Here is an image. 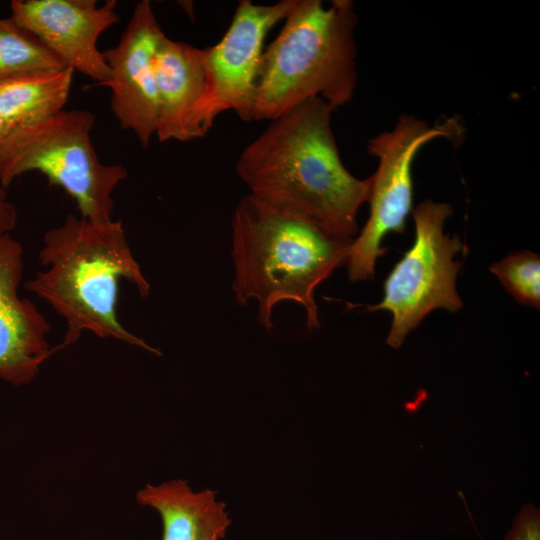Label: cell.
<instances>
[{
    "label": "cell",
    "mask_w": 540,
    "mask_h": 540,
    "mask_svg": "<svg viewBox=\"0 0 540 540\" xmlns=\"http://www.w3.org/2000/svg\"><path fill=\"white\" fill-rule=\"evenodd\" d=\"M94 123L91 112L73 109L8 131L0 154L2 189L22 174L37 171L75 201L82 218L95 224L111 222L112 192L127 171L98 159L90 138Z\"/></svg>",
    "instance_id": "obj_5"
},
{
    "label": "cell",
    "mask_w": 540,
    "mask_h": 540,
    "mask_svg": "<svg viewBox=\"0 0 540 540\" xmlns=\"http://www.w3.org/2000/svg\"><path fill=\"white\" fill-rule=\"evenodd\" d=\"M22 273V245L5 234L0 237V379L16 386L33 381L58 350L48 342V320L18 294Z\"/></svg>",
    "instance_id": "obj_11"
},
{
    "label": "cell",
    "mask_w": 540,
    "mask_h": 540,
    "mask_svg": "<svg viewBox=\"0 0 540 540\" xmlns=\"http://www.w3.org/2000/svg\"><path fill=\"white\" fill-rule=\"evenodd\" d=\"M295 1L265 5L241 0L221 40L202 49L204 90L187 115V141L204 137L215 119L226 111H233L243 121L253 120L264 39L287 17Z\"/></svg>",
    "instance_id": "obj_8"
},
{
    "label": "cell",
    "mask_w": 540,
    "mask_h": 540,
    "mask_svg": "<svg viewBox=\"0 0 540 540\" xmlns=\"http://www.w3.org/2000/svg\"><path fill=\"white\" fill-rule=\"evenodd\" d=\"M463 133L455 117L431 126L415 116L402 115L392 130L368 141L367 152L378 159V168L371 175L369 218L352 241L345 264L352 282L373 279L376 262L386 252L384 238L404 232L412 210V165L419 150L440 137L456 144Z\"/></svg>",
    "instance_id": "obj_7"
},
{
    "label": "cell",
    "mask_w": 540,
    "mask_h": 540,
    "mask_svg": "<svg viewBox=\"0 0 540 540\" xmlns=\"http://www.w3.org/2000/svg\"><path fill=\"white\" fill-rule=\"evenodd\" d=\"M153 67L158 103L155 135L160 142L187 141L186 118L204 90L203 50L165 35Z\"/></svg>",
    "instance_id": "obj_12"
},
{
    "label": "cell",
    "mask_w": 540,
    "mask_h": 540,
    "mask_svg": "<svg viewBox=\"0 0 540 540\" xmlns=\"http://www.w3.org/2000/svg\"><path fill=\"white\" fill-rule=\"evenodd\" d=\"M136 499L159 513L162 540H221L231 524L226 505L216 499L215 491L194 492L185 480L148 484Z\"/></svg>",
    "instance_id": "obj_13"
},
{
    "label": "cell",
    "mask_w": 540,
    "mask_h": 540,
    "mask_svg": "<svg viewBox=\"0 0 540 540\" xmlns=\"http://www.w3.org/2000/svg\"><path fill=\"white\" fill-rule=\"evenodd\" d=\"M231 226L235 301L242 306L256 301L258 321L267 330L275 306L287 301L303 307L309 331L320 328L316 288L346 264L353 240L279 215L249 195L236 205Z\"/></svg>",
    "instance_id": "obj_3"
},
{
    "label": "cell",
    "mask_w": 540,
    "mask_h": 540,
    "mask_svg": "<svg viewBox=\"0 0 540 540\" xmlns=\"http://www.w3.org/2000/svg\"><path fill=\"white\" fill-rule=\"evenodd\" d=\"M18 214L14 205L5 199V192L0 189V237L9 234L17 223Z\"/></svg>",
    "instance_id": "obj_18"
},
{
    "label": "cell",
    "mask_w": 540,
    "mask_h": 540,
    "mask_svg": "<svg viewBox=\"0 0 540 540\" xmlns=\"http://www.w3.org/2000/svg\"><path fill=\"white\" fill-rule=\"evenodd\" d=\"M39 261L47 269L38 271L24 287L63 317L66 330L58 350L88 331L161 355L118 319L121 279L132 283L143 298L151 289L132 254L121 220L95 224L68 214L60 226L45 233Z\"/></svg>",
    "instance_id": "obj_2"
},
{
    "label": "cell",
    "mask_w": 540,
    "mask_h": 540,
    "mask_svg": "<svg viewBox=\"0 0 540 540\" xmlns=\"http://www.w3.org/2000/svg\"><path fill=\"white\" fill-rule=\"evenodd\" d=\"M64 67L53 51L12 17L0 18V78Z\"/></svg>",
    "instance_id": "obj_15"
},
{
    "label": "cell",
    "mask_w": 540,
    "mask_h": 540,
    "mask_svg": "<svg viewBox=\"0 0 540 540\" xmlns=\"http://www.w3.org/2000/svg\"><path fill=\"white\" fill-rule=\"evenodd\" d=\"M7 132L8 130H7L6 124L4 120L2 119V117L0 116V154H1L3 142L7 135Z\"/></svg>",
    "instance_id": "obj_19"
},
{
    "label": "cell",
    "mask_w": 540,
    "mask_h": 540,
    "mask_svg": "<svg viewBox=\"0 0 540 540\" xmlns=\"http://www.w3.org/2000/svg\"><path fill=\"white\" fill-rule=\"evenodd\" d=\"M165 36L149 0L140 1L118 44L102 52L110 78L111 110L143 147L156 133L158 103L153 60Z\"/></svg>",
    "instance_id": "obj_9"
},
{
    "label": "cell",
    "mask_w": 540,
    "mask_h": 540,
    "mask_svg": "<svg viewBox=\"0 0 540 540\" xmlns=\"http://www.w3.org/2000/svg\"><path fill=\"white\" fill-rule=\"evenodd\" d=\"M117 2L108 0H13L12 18L39 38L68 67L101 86L110 69L97 48L100 35L119 21Z\"/></svg>",
    "instance_id": "obj_10"
},
{
    "label": "cell",
    "mask_w": 540,
    "mask_h": 540,
    "mask_svg": "<svg viewBox=\"0 0 540 540\" xmlns=\"http://www.w3.org/2000/svg\"><path fill=\"white\" fill-rule=\"evenodd\" d=\"M503 540H540L539 510L526 504L515 517L512 528Z\"/></svg>",
    "instance_id": "obj_17"
},
{
    "label": "cell",
    "mask_w": 540,
    "mask_h": 540,
    "mask_svg": "<svg viewBox=\"0 0 540 540\" xmlns=\"http://www.w3.org/2000/svg\"><path fill=\"white\" fill-rule=\"evenodd\" d=\"M73 74L67 66L0 78V116L7 130L38 124L63 111Z\"/></svg>",
    "instance_id": "obj_14"
},
{
    "label": "cell",
    "mask_w": 540,
    "mask_h": 540,
    "mask_svg": "<svg viewBox=\"0 0 540 540\" xmlns=\"http://www.w3.org/2000/svg\"><path fill=\"white\" fill-rule=\"evenodd\" d=\"M284 21L261 56L253 120H275L312 98L334 110L350 102L358 77L354 3L296 0Z\"/></svg>",
    "instance_id": "obj_4"
},
{
    "label": "cell",
    "mask_w": 540,
    "mask_h": 540,
    "mask_svg": "<svg viewBox=\"0 0 540 540\" xmlns=\"http://www.w3.org/2000/svg\"><path fill=\"white\" fill-rule=\"evenodd\" d=\"M333 111L323 99L312 98L270 121L240 153L235 170L263 207L334 238L354 240L372 176L356 178L344 166L331 126Z\"/></svg>",
    "instance_id": "obj_1"
},
{
    "label": "cell",
    "mask_w": 540,
    "mask_h": 540,
    "mask_svg": "<svg viewBox=\"0 0 540 540\" xmlns=\"http://www.w3.org/2000/svg\"><path fill=\"white\" fill-rule=\"evenodd\" d=\"M490 271L520 304L540 307V257L530 251L516 252L491 265Z\"/></svg>",
    "instance_id": "obj_16"
},
{
    "label": "cell",
    "mask_w": 540,
    "mask_h": 540,
    "mask_svg": "<svg viewBox=\"0 0 540 540\" xmlns=\"http://www.w3.org/2000/svg\"><path fill=\"white\" fill-rule=\"evenodd\" d=\"M453 214L448 203L425 200L413 210L415 238L384 281L383 298L369 311L392 315L386 343L399 348L406 336L433 310L456 312L463 302L456 289L461 262L455 256L464 245L455 235L444 233Z\"/></svg>",
    "instance_id": "obj_6"
}]
</instances>
